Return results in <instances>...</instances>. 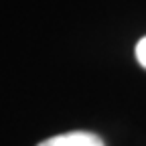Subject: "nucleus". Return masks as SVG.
<instances>
[{"label":"nucleus","mask_w":146,"mask_h":146,"mask_svg":"<svg viewBox=\"0 0 146 146\" xmlns=\"http://www.w3.org/2000/svg\"><path fill=\"white\" fill-rule=\"evenodd\" d=\"M36 146H106V144L98 134H91V132H67V134L47 138L45 142Z\"/></svg>","instance_id":"nucleus-1"},{"label":"nucleus","mask_w":146,"mask_h":146,"mask_svg":"<svg viewBox=\"0 0 146 146\" xmlns=\"http://www.w3.org/2000/svg\"><path fill=\"white\" fill-rule=\"evenodd\" d=\"M136 59H138V63L146 69V36H144V39H140L138 45H136Z\"/></svg>","instance_id":"nucleus-2"}]
</instances>
